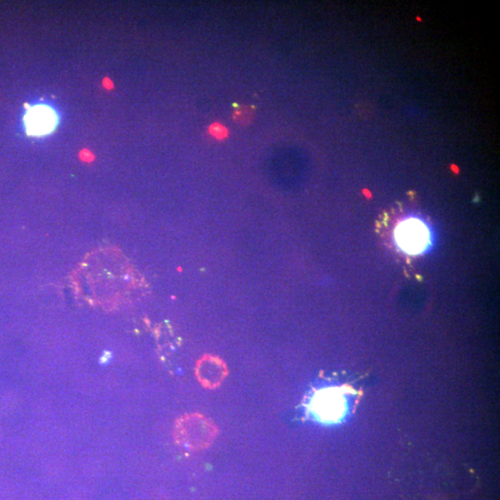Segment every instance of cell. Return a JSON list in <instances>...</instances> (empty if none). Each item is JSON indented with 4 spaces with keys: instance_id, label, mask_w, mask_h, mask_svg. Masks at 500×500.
<instances>
[{
    "instance_id": "cell-1",
    "label": "cell",
    "mask_w": 500,
    "mask_h": 500,
    "mask_svg": "<svg viewBox=\"0 0 500 500\" xmlns=\"http://www.w3.org/2000/svg\"><path fill=\"white\" fill-rule=\"evenodd\" d=\"M219 433L218 426L210 418L201 413H188L176 420L173 438L179 446L200 451L212 446Z\"/></svg>"
},
{
    "instance_id": "cell-2",
    "label": "cell",
    "mask_w": 500,
    "mask_h": 500,
    "mask_svg": "<svg viewBox=\"0 0 500 500\" xmlns=\"http://www.w3.org/2000/svg\"><path fill=\"white\" fill-rule=\"evenodd\" d=\"M395 239L403 251L416 255L428 248L430 233L425 224L419 219H410L398 224L395 231Z\"/></svg>"
},
{
    "instance_id": "cell-3",
    "label": "cell",
    "mask_w": 500,
    "mask_h": 500,
    "mask_svg": "<svg viewBox=\"0 0 500 500\" xmlns=\"http://www.w3.org/2000/svg\"><path fill=\"white\" fill-rule=\"evenodd\" d=\"M312 411L319 419L334 422L343 415L344 401L342 391L337 388L320 390L310 403Z\"/></svg>"
},
{
    "instance_id": "cell-4",
    "label": "cell",
    "mask_w": 500,
    "mask_h": 500,
    "mask_svg": "<svg viewBox=\"0 0 500 500\" xmlns=\"http://www.w3.org/2000/svg\"><path fill=\"white\" fill-rule=\"evenodd\" d=\"M228 374L229 371L227 364L214 355H204L198 359L195 368L198 383L209 390H214L221 386Z\"/></svg>"
},
{
    "instance_id": "cell-5",
    "label": "cell",
    "mask_w": 500,
    "mask_h": 500,
    "mask_svg": "<svg viewBox=\"0 0 500 500\" xmlns=\"http://www.w3.org/2000/svg\"><path fill=\"white\" fill-rule=\"evenodd\" d=\"M56 112L47 105H36L27 109L24 116L27 134L30 136H45L53 132L56 127Z\"/></svg>"
},
{
    "instance_id": "cell-6",
    "label": "cell",
    "mask_w": 500,
    "mask_h": 500,
    "mask_svg": "<svg viewBox=\"0 0 500 500\" xmlns=\"http://www.w3.org/2000/svg\"><path fill=\"white\" fill-rule=\"evenodd\" d=\"M253 116L252 109L246 106H234V119L237 124L245 125L251 121Z\"/></svg>"
},
{
    "instance_id": "cell-7",
    "label": "cell",
    "mask_w": 500,
    "mask_h": 500,
    "mask_svg": "<svg viewBox=\"0 0 500 500\" xmlns=\"http://www.w3.org/2000/svg\"><path fill=\"white\" fill-rule=\"evenodd\" d=\"M208 132L213 138L222 141L229 136V130L221 123H212L208 128Z\"/></svg>"
}]
</instances>
